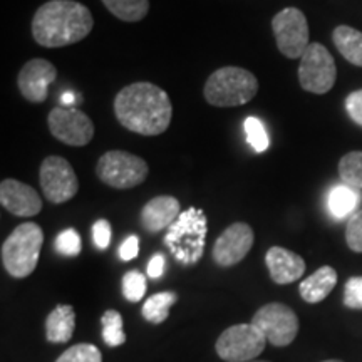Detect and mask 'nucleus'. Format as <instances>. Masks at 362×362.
<instances>
[{
	"instance_id": "e433bc0d",
	"label": "nucleus",
	"mask_w": 362,
	"mask_h": 362,
	"mask_svg": "<svg viewBox=\"0 0 362 362\" xmlns=\"http://www.w3.org/2000/svg\"><path fill=\"white\" fill-rule=\"evenodd\" d=\"M324 362H341V361H334V359H332V361H324Z\"/></svg>"
},
{
	"instance_id": "f257e3e1",
	"label": "nucleus",
	"mask_w": 362,
	"mask_h": 362,
	"mask_svg": "<svg viewBox=\"0 0 362 362\" xmlns=\"http://www.w3.org/2000/svg\"><path fill=\"white\" fill-rule=\"evenodd\" d=\"M115 112L121 126L141 136L165 133L171 123L173 107L168 94L151 83L126 86L115 99Z\"/></svg>"
},
{
	"instance_id": "4be33fe9",
	"label": "nucleus",
	"mask_w": 362,
	"mask_h": 362,
	"mask_svg": "<svg viewBox=\"0 0 362 362\" xmlns=\"http://www.w3.org/2000/svg\"><path fill=\"white\" fill-rule=\"evenodd\" d=\"M112 16L124 22H139L148 16L149 0H103Z\"/></svg>"
},
{
	"instance_id": "f704fd0d",
	"label": "nucleus",
	"mask_w": 362,
	"mask_h": 362,
	"mask_svg": "<svg viewBox=\"0 0 362 362\" xmlns=\"http://www.w3.org/2000/svg\"><path fill=\"white\" fill-rule=\"evenodd\" d=\"M165 269H166L165 257H163L161 253H156V255L153 257V259L149 260V264H148V277L160 279L161 275L165 274Z\"/></svg>"
},
{
	"instance_id": "393cba45",
	"label": "nucleus",
	"mask_w": 362,
	"mask_h": 362,
	"mask_svg": "<svg viewBox=\"0 0 362 362\" xmlns=\"http://www.w3.org/2000/svg\"><path fill=\"white\" fill-rule=\"evenodd\" d=\"M339 176L344 185L362 188V151L347 153L339 161Z\"/></svg>"
},
{
	"instance_id": "7c9ffc66",
	"label": "nucleus",
	"mask_w": 362,
	"mask_h": 362,
	"mask_svg": "<svg viewBox=\"0 0 362 362\" xmlns=\"http://www.w3.org/2000/svg\"><path fill=\"white\" fill-rule=\"evenodd\" d=\"M344 304L349 309H362V277L347 280L344 288Z\"/></svg>"
},
{
	"instance_id": "c756f323",
	"label": "nucleus",
	"mask_w": 362,
	"mask_h": 362,
	"mask_svg": "<svg viewBox=\"0 0 362 362\" xmlns=\"http://www.w3.org/2000/svg\"><path fill=\"white\" fill-rule=\"evenodd\" d=\"M346 240L352 252L362 253V210L351 216L346 228Z\"/></svg>"
},
{
	"instance_id": "1a4fd4ad",
	"label": "nucleus",
	"mask_w": 362,
	"mask_h": 362,
	"mask_svg": "<svg viewBox=\"0 0 362 362\" xmlns=\"http://www.w3.org/2000/svg\"><path fill=\"white\" fill-rule=\"evenodd\" d=\"M272 30L277 40L279 51L288 59L304 56L309 47V24L304 12L296 7H285L272 19Z\"/></svg>"
},
{
	"instance_id": "9d476101",
	"label": "nucleus",
	"mask_w": 362,
	"mask_h": 362,
	"mask_svg": "<svg viewBox=\"0 0 362 362\" xmlns=\"http://www.w3.org/2000/svg\"><path fill=\"white\" fill-rule=\"evenodd\" d=\"M39 181L44 197L51 203L61 205L76 197L79 189L78 176L71 163L62 156H47L40 165Z\"/></svg>"
},
{
	"instance_id": "2f4dec72",
	"label": "nucleus",
	"mask_w": 362,
	"mask_h": 362,
	"mask_svg": "<svg viewBox=\"0 0 362 362\" xmlns=\"http://www.w3.org/2000/svg\"><path fill=\"white\" fill-rule=\"evenodd\" d=\"M93 240L94 245L101 250H106L111 243V225L107 220H98L93 225Z\"/></svg>"
},
{
	"instance_id": "6e6552de",
	"label": "nucleus",
	"mask_w": 362,
	"mask_h": 362,
	"mask_svg": "<svg viewBox=\"0 0 362 362\" xmlns=\"http://www.w3.org/2000/svg\"><path fill=\"white\" fill-rule=\"evenodd\" d=\"M267 337L257 325L238 324L228 327L216 341V354L226 362H250L265 349Z\"/></svg>"
},
{
	"instance_id": "20e7f679",
	"label": "nucleus",
	"mask_w": 362,
	"mask_h": 362,
	"mask_svg": "<svg viewBox=\"0 0 362 362\" xmlns=\"http://www.w3.org/2000/svg\"><path fill=\"white\" fill-rule=\"evenodd\" d=\"M259 93V81L250 71L226 66L215 71L205 83V99L216 107H235L252 101Z\"/></svg>"
},
{
	"instance_id": "423d86ee",
	"label": "nucleus",
	"mask_w": 362,
	"mask_h": 362,
	"mask_svg": "<svg viewBox=\"0 0 362 362\" xmlns=\"http://www.w3.org/2000/svg\"><path fill=\"white\" fill-rule=\"evenodd\" d=\"M148 173V163L143 158L119 149L104 153L96 165L98 178L116 189L138 187L146 180Z\"/></svg>"
},
{
	"instance_id": "f8f14e48",
	"label": "nucleus",
	"mask_w": 362,
	"mask_h": 362,
	"mask_svg": "<svg viewBox=\"0 0 362 362\" xmlns=\"http://www.w3.org/2000/svg\"><path fill=\"white\" fill-rule=\"evenodd\" d=\"M47 124L54 138L69 146H86L94 138L90 117L76 107H54L49 112Z\"/></svg>"
},
{
	"instance_id": "cd10ccee",
	"label": "nucleus",
	"mask_w": 362,
	"mask_h": 362,
	"mask_svg": "<svg viewBox=\"0 0 362 362\" xmlns=\"http://www.w3.org/2000/svg\"><path fill=\"white\" fill-rule=\"evenodd\" d=\"M123 293L129 302H139L146 293V277L138 270H131L123 279Z\"/></svg>"
},
{
	"instance_id": "5701e85b",
	"label": "nucleus",
	"mask_w": 362,
	"mask_h": 362,
	"mask_svg": "<svg viewBox=\"0 0 362 362\" xmlns=\"http://www.w3.org/2000/svg\"><path fill=\"white\" fill-rule=\"evenodd\" d=\"M178 296L175 292H160L149 297L143 305V317L151 324H161L168 319L170 309L176 304Z\"/></svg>"
},
{
	"instance_id": "9b49d317",
	"label": "nucleus",
	"mask_w": 362,
	"mask_h": 362,
	"mask_svg": "<svg viewBox=\"0 0 362 362\" xmlns=\"http://www.w3.org/2000/svg\"><path fill=\"white\" fill-rule=\"evenodd\" d=\"M252 324L262 330L267 341L275 347H285L293 342L298 334V319L291 307L285 304H267L257 310Z\"/></svg>"
},
{
	"instance_id": "ddd939ff",
	"label": "nucleus",
	"mask_w": 362,
	"mask_h": 362,
	"mask_svg": "<svg viewBox=\"0 0 362 362\" xmlns=\"http://www.w3.org/2000/svg\"><path fill=\"white\" fill-rule=\"evenodd\" d=\"M253 245V230L247 223L230 225L214 245V260L220 267H232L242 262Z\"/></svg>"
},
{
	"instance_id": "bb28decb",
	"label": "nucleus",
	"mask_w": 362,
	"mask_h": 362,
	"mask_svg": "<svg viewBox=\"0 0 362 362\" xmlns=\"http://www.w3.org/2000/svg\"><path fill=\"white\" fill-rule=\"evenodd\" d=\"M245 133H247V139L250 143V146L253 148V151L257 153H264L267 148H269V134L262 124V121L259 117H247L245 119Z\"/></svg>"
},
{
	"instance_id": "c85d7f7f",
	"label": "nucleus",
	"mask_w": 362,
	"mask_h": 362,
	"mask_svg": "<svg viewBox=\"0 0 362 362\" xmlns=\"http://www.w3.org/2000/svg\"><path fill=\"white\" fill-rule=\"evenodd\" d=\"M56 248L59 253L66 257H78L83 248V242H81L79 233L74 228H66L61 232L56 238Z\"/></svg>"
},
{
	"instance_id": "412c9836",
	"label": "nucleus",
	"mask_w": 362,
	"mask_h": 362,
	"mask_svg": "<svg viewBox=\"0 0 362 362\" xmlns=\"http://www.w3.org/2000/svg\"><path fill=\"white\" fill-rule=\"evenodd\" d=\"M332 40L351 64L362 67V33L349 25H339L334 29Z\"/></svg>"
},
{
	"instance_id": "f3484780",
	"label": "nucleus",
	"mask_w": 362,
	"mask_h": 362,
	"mask_svg": "<svg viewBox=\"0 0 362 362\" xmlns=\"http://www.w3.org/2000/svg\"><path fill=\"white\" fill-rule=\"evenodd\" d=\"M180 215V202L175 197H170V194H161V197L149 200L143 206L141 223L146 232L156 233L165 228H170Z\"/></svg>"
},
{
	"instance_id": "f03ea898",
	"label": "nucleus",
	"mask_w": 362,
	"mask_h": 362,
	"mask_svg": "<svg viewBox=\"0 0 362 362\" xmlns=\"http://www.w3.org/2000/svg\"><path fill=\"white\" fill-rule=\"evenodd\" d=\"M93 27V13L83 4L76 0H51L35 12L33 35L42 47L56 49L88 37Z\"/></svg>"
},
{
	"instance_id": "4468645a",
	"label": "nucleus",
	"mask_w": 362,
	"mask_h": 362,
	"mask_svg": "<svg viewBox=\"0 0 362 362\" xmlns=\"http://www.w3.org/2000/svg\"><path fill=\"white\" fill-rule=\"evenodd\" d=\"M57 78V69L45 59H30L17 76L21 94L30 103H44L47 99L49 84Z\"/></svg>"
},
{
	"instance_id": "473e14b6",
	"label": "nucleus",
	"mask_w": 362,
	"mask_h": 362,
	"mask_svg": "<svg viewBox=\"0 0 362 362\" xmlns=\"http://www.w3.org/2000/svg\"><path fill=\"white\" fill-rule=\"evenodd\" d=\"M346 111L356 124L362 126V89L354 90L346 98Z\"/></svg>"
},
{
	"instance_id": "c9c22d12",
	"label": "nucleus",
	"mask_w": 362,
	"mask_h": 362,
	"mask_svg": "<svg viewBox=\"0 0 362 362\" xmlns=\"http://www.w3.org/2000/svg\"><path fill=\"white\" fill-rule=\"evenodd\" d=\"M76 101V94L74 93H71V90H67V93H64L62 94V98H61V103L64 104V107H69L72 103Z\"/></svg>"
},
{
	"instance_id": "dca6fc26",
	"label": "nucleus",
	"mask_w": 362,
	"mask_h": 362,
	"mask_svg": "<svg viewBox=\"0 0 362 362\" xmlns=\"http://www.w3.org/2000/svg\"><path fill=\"white\" fill-rule=\"evenodd\" d=\"M265 264L272 280L279 285L296 282L305 272L304 259L282 247H272L265 255Z\"/></svg>"
},
{
	"instance_id": "a211bd4d",
	"label": "nucleus",
	"mask_w": 362,
	"mask_h": 362,
	"mask_svg": "<svg viewBox=\"0 0 362 362\" xmlns=\"http://www.w3.org/2000/svg\"><path fill=\"white\" fill-rule=\"evenodd\" d=\"M336 284L337 272L334 270L332 267L325 265L314 272L310 277L302 280L298 291H300V296L305 302H309V304H317V302H322L324 298L334 291Z\"/></svg>"
},
{
	"instance_id": "0eeeda50",
	"label": "nucleus",
	"mask_w": 362,
	"mask_h": 362,
	"mask_svg": "<svg viewBox=\"0 0 362 362\" xmlns=\"http://www.w3.org/2000/svg\"><path fill=\"white\" fill-rule=\"evenodd\" d=\"M336 79L337 67L329 49L319 42L310 44L298 66V83L302 89L314 94H325L334 88Z\"/></svg>"
},
{
	"instance_id": "2eb2a0df",
	"label": "nucleus",
	"mask_w": 362,
	"mask_h": 362,
	"mask_svg": "<svg viewBox=\"0 0 362 362\" xmlns=\"http://www.w3.org/2000/svg\"><path fill=\"white\" fill-rule=\"evenodd\" d=\"M0 203L16 216H35L42 210V200L33 187L22 181L7 178L0 185Z\"/></svg>"
},
{
	"instance_id": "a878e982",
	"label": "nucleus",
	"mask_w": 362,
	"mask_h": 362,
	"mask_svg": "<svg viewBox=\"0 0 362 362\" xmlns=\"http://www.w3.org/2000/svg\"><path fill=\"white\" fill-rule=\"evenodd\" d=\"M56 362H103V356L94 344H78L69 347Z\"/></svg>"
},
{
	"instance_id": "aec40b11",
	"label": "nucleus",
	"mask_w": 362,
	"mask_h": 362,
	"mask_svg": "<svg viewBox=\"0 0 362 362\" xmlns=\"http://www.w3.org/2000/svg\"><path fill=\"white\" fill-rule=\"evenodd\" d=\"M359 203L361 193L357 192V188H352L349 185H337V187H334L330 189L327 198L330 215L337 220L347 218L349 215H354Z\"/></svg>"
},
{
	"instance_id": "72a5a7b5",
	"label": "nucleus",
	"mask_w": 362,
	"mask_h": 362,
	"mask_svg": "<svg viewBox=\"0 0 362 362\" xmlns=\"http://www.w3.org/2000/svg\"><path fill=\"white\" fill-rule=\"evenodd\" d=\"M138 252H139V240L136 235H129V237L126 238L119 247V257L121 260L124 262L136 259V257H138Z\"/></svg>"
},
{
	"instance_id": "39448f33",
	"label": "nucleus",
	"mask_w": 362,
	"mask_h": 362,
	"mask_svg": "<svg viewBox=\"0 0 362 362\" xmlns=\"http://www.w3.org/2000/svg\"><path fill=\"white\" fill-rule=\"evenodd\" d=\"M44 232L37 223H22L8 235L2 245V264L12 277L25 279L35 270Z\"/></svg>"
},
{
	"instance_id": "7ed1b4c3",
	"label": "nucleus",
	"mask_w": 362,
	"mask_h": 362,
	"mask_svg": "<svg viewBox=\"0 0 362 362\" xmlns=\"http://www.w3.org/2000/svg\"><path fill=\"white\" fill-rule=\"evenodd\" d=\"M208 233L206 216L200 208H188L168 228L165 243L173 257L183 265H193L203 257Z\"/></svg>"
},
{
	"instance_id": "b1692460",
	"label": "nucleus",
	"mask_w": 362,
	"mask_h": 362,
	"mask_svg": "<svg viewBox=\"0 0 362 362\" xmlns=\"http://www.w3.org/2000/svg\"><path fill=\"white\" fill-rule=\"evenodd\" d=\"M103 341L110 347L123 346L126 342V334L123 330V317L117 310H106L101 317Z\"/></svg>"
},
{
	"instance_id": "6ab92c4d",
	"label": "nucleus",
	"mask_w": 362,
	"mask_h": 362,
	"mask_svg": "<svg viewBox=\"0 0 362 362\" xmlns=\"http://www.w3.org/2000/svg\"><path fill=\"white\" fill-rule=\"evenodd\" d=\"M76 329V312L71 305H57L45 319V337L49 342H69Z\"/></svg>"
},
{
	"instance_id": "4c0bfd02",
	"label": "nucleus",
	"mask_w": 362,
	"mask_h": 362,
	"mask_svg": "<svg viewBox=\"0 0 362 362\" xmlns=\"http://www.w3.org/2000/svg\"><path fill=\"white\" fill-rule=\"evenodd\" d=\"M250 362H265V361H250Z\"/></svg>"
}]
</instances>
